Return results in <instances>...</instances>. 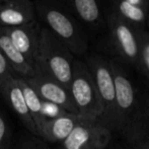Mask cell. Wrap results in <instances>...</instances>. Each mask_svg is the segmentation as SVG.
Instances as JSON below:
<instances>
[{"label":"cell","mask_w":149,"mask_h":149,"mask_svg":"<svg viewBox=\"0 0 149 149\" xmlns=\"http://www.w3.org/2000/svg\"><path fill=\"white\" fill-rule=\"evenodd\" d=\"M37 19L77 58L89 51L90 38L81 24L59 0H33Z\"/></svg>","instance_id":"obj_1"},{"label":"cell","mask_w":149,"mask_h":149,"mask_svg":"<svg viewBox=\"0 0 149 149\" xmlns=\"http://www.w3.org/2000/svg\"><path fill=\"white\" fill-rule=\"evenodd\" d=\"M93 50L136 70L138 40L136 28L107 10L106 30L93 41Z\"/></svg>","instance_id":"obj_2"},{"label":"cell","mask_w":149,"mask_h":149,"mask_svg":"<svg viewBox=\"0 0 149 149\" xmlns=\"http://www.w3.org/2000/svg\"><path fill=\"white\" fill-rule=\"evenodd\" d=\"M74 60L75 56L68 48L47 28L41 26L35 66L69 89Z\"/></svg>","instance_id":"obj_3"},{"label":"cell","mask_w":149,"mask_h":149,"mask_svg":"<svg viewBox=\"0 0 149 149\" xmlns=\"http://www.w3.org/2000/svg\"><path fill=\"white\" fill-rule=\"evenodd\" d=\"M83 61L88 68L102 104L104 114L98 122L106 126L111 132H113V134H116V91L109 58L94 50H89L83 57Z\"/></svg>","instance_id":"obj_4"},{"label":"cell","mask_w":149,"mask_h":149,"mask_svg":"<svg viewBox=\"0 0 149 149\" xmlns=\"http://www.w3.org/2000/svg\"><path fill=\"white\" fill-rule=\"evenodd\" d=\"M109 58V57H108ZM116 91L117 131L118 134L140 113V88L136 85L131 74L132 69L117 60L109 58Z\"/></svg>","instance_id":"obj_5"},{"label":"cell","mask_w":149,"mask_h":149,"mask_svg":"<svg viewBox=\"0 0 149 149\" xmlns=\"http://www.w3.org/2000/svg\"><path fill=\"white\" fill-rule=\"evenodd\" d=\"M69 92L79 117L100 121L104 114L102 104L88 68L80 58H75L73 63Z\"/></svg>","instance_id":"obj_6"},{"label":"cell","mask_w":149,"mask_h":149,"mask_svg":"<svg viewBox=\"0 0 149 149\" xmlns=\"http://www.w3.org/2000/svg\"><path fill=\"white\" fill-rule=\"evenodd\" d=\"M114 134L97 120L79 117L76 126L61 143V149H107Z\"/></svg>","instance_id":"obj_7"},{"label":"cell","mask_w":149,"mask_h":149,"mask_svg":"<svg viewBox=\"0 0 149 149\" xmlns=\"http://www.w3.org/2000/svg\"><path fill=\"white\" fill-rule=\"evenodd\" d=\"M81 24L90 41H94L106 30L107 0H59Z\"/></svg>","instance_id":"obj_8"},{"label":"cell","mask_w":149,"mask_h":149,"mask_svg":"<svg viewBox=\"0 0 149 149\" xmlns=\"http://www.w3.org/2000/svg\"><path fill=\"white\" fill-rule=\"evenodd\" d=\"M33 68L35 74L31 77L24 78L40 96V98L57 104L70 114L78 115L69 89L49 76L38 66H35Z\"/></svg>","instance_id":"obj_9"},{"label":"cell","mask_w":149,"mask_h":149,"mask_svg":"<svg viewBox=\"0 0 149 149\" xmlns=\"http://www.w3.org/2000/svg\"><path fill=\"white\" fill-rule=\"evenodd\" d=\"M40 30L41 24L39 22L16 28H0V31L9 38L14 47L33 66L38 57Z\"/></svg>","instance_id":"obj_10"},{"label":"cell","mask_w":149,"mask_h":149,"mask_svg":"<svg viewBox=\"0 0 149 149\" xmlns=\"http://www.w3.org/2000/svg\"><path fill=\"white\" fill-rule=\"evenodd\" d=\"M37 22L33 0L0 1V28H16Z\"/></svg>","instance_id":"obj_11"},{"label":"cell","mask_w":149,"mask_h":149,"mask_svg":"<svg viewBox=\"0 0 149 149\" xmlns=\"http://www.w3.org/2000/svg\"><path fill=\"white\" fill-rule=\"evenodd\" d=\"M0 94L6 102V104L11 108V110L19 118L22 123L26 126V129L33 135L38 136L35 123H33L30 112H29L26 98H24V92L22 90L19 82H18L17 76L10 77L1 85Z\"/></svg>","instance_id":"obj_12"},{"label":"cell","mask_w":149,"mask_h":149,"mask_svg":"<svg viewBox=\"0 0 149 149\" xmlns=\"http://www.w3.org/2000/svg\"><path fill=\"white\" fill-rule=\"evenodd\" d=\"M78 120V115L69 113L58 118L46 120L39 132V137L50 143H62L74 129Z\"/></svg>","instance_id":"obj_13"},{"label":"cell","mask_w":149,"mask_h":149,"mask_svg":"<svg viewBox=\"0 0 149 149\" xmlns=\"http://www.w3.org/2000/svg\"><path fill=\"white\" fill-rule=\"evenodd\" d=\"M107 10L118 15L136 29H146L149 9L127 0H107Z\"/></svg>","instance_id":"obj_14"},{"label":"cell","mask_w":149,"mask_h":149,"mask_svg":"<svg viewBox=\"0 0 149 149\" xmlns=\"http://www.w3.org/2000/svg\"><path fill=\"white\" fill-rule=\"evenodd\" d=\"M0 51L19 77H31L35 74L33 65L14 47L9 38L0 31Z\"/></svg>","instance_id":"obj_15"},{"label":"cell","mask_w":149,"mask_h":149,"mask_svg":"<svg viewBox=\"0 0 149 149\" xmlns=\"http://www.w3.org/2000/svg\"><path fill=\"white\" fill-rule=\"evenodd\" d=\"M117 135L132 149H149V131L140 113L128 125H126Z\"/></svg>","instance_id":"obj_16"},{"label":"cell","mask_w":149,"mask_h":149,"mask_svg":"<svg viewBox=\"0 0 149 149\" xmlns=\"http://www.w3.org/2000/svg\"><path fill=\"white\" fill-rule=\"evenodd\" d=\"M17 79H18V82H19L20 87H22V92H24L29 112H30L31 119H33V123H35L36 129H37L38 132V137H39L40 130H41L44 123L46 122V119L44 118L43 113H42V100L36 93L35 90L31 88V85L26 82L24 77L17 76Z\"/></svg>","instance_id":"obj_17"},{"label":"cell","mask_w":149,"mask_h":149,"mask_svg":"<svg viewBox=\"0 0 149 149\" xmlns=\"http://www.w3.org/2000/svg\"><path fill=\"white\" fill-rule=\"evenodd\" d=\"M138 40V62L136 71L149 85V33L146 29H136Z\"/></svg>","instance_id":"obj_18"},{"label":"cell","mask_w":149,"mask_h":149,"mask_svg":"<svg viewBox=\"0 0 149 149\" xmlns=\"http://www.w3.org/2000/svg\"><path fill=\"white\" fill-rule=\"evenodd\" d=\"M42 113H43V116L46 120L55 119L58 118V117L64 116V115L68 114V112H66L61 107L57 106L55 104H52V102H46V100H42Z\"/></svg>","instance_id":"obj_19"},{"label":"cell","mask_w":149,"mask_h":149,"mask_svg":"<svg viewBox=\"0 0 149 149\" xmlns=\"http://www.w3.org/2000/svg\"><path fill=\"white\" fill-rule=\"evenodd\" d=\"M10 130L3 115L0 113V149H9Z\"/></svg>","instance_id":"obj_20"},{"label":"cell","mask_w":149,"mask_h":149,"mask_svg":"<svg viewBox=\"0 0 149 149\" xmlns=\"http://www.w3.org/2000/svg\"><path fill=\"white\" fill-rule=\"evenodd\" d=\"M140 100V110L145 122V125L149 131V90L148 89H140L139 94Z\"/></svg>","instance_id":"obj_21"},{"label":"cell","mask_w":149,"mask_h":149,"mask_svg":"<svg viewBox=\"0 0 149 149\" xmlns=\"http://www.w3.org/2000/svg\"><path fill=\"white\" fill-rule=\"evenodd\" d=\"M13 76H17V75L12 70L9 63L7 62V60L5 59L3 54L0 51V87L7 79H9L10 77Z\"/></svg>","instance_id":"obj_22"},{"label":"cell","mask_w":149,"mask_h":149,"mask_svg":"<svg viewBox=\"0 0 149 149\" xmlns=\"http://www.w3.org/2000/svg\"><path fill=\"white\" fill-rule=\"evenodd\" d=\"M20 149H48V148H47V146L42 144L41 142L31 140V141L24 142V145L22 146Z\"/></svg>","instance_id":"obj_23"},{"label":"cell","mask_w":149,"mask_h":149,"mask_svg":"<svg viewBox=\"0 0 149 149\" xmlns=\"http://www.w3.org/2000/svg\"><path fill=\"white\" fill-rule=\"evenodd\" d=\"M107 149H132V148L130 147V146L128 145V144L126 143L124 140L118 142V141H115L114 138H113L112 142H111L110 145L108 146V148H107Z\"/></svg>","instance_id":"obj_24"},{"label":"cell","mask_w":149,"mask_h":149,"mask_svg":"<svg viewBox=\"0 0 149 149\" xmlns=\"http://www.w3.org/2000/svg\"><path fill=\"white\" fill-rule=\"evenodd\" d=\"M127 1L131 2V3L135 4V5H139L149 9V0H127Z\"/></svg>","instance_id":"obj_25"},{"label":"cell","mask_w":149,"mask_h":149,"mask_svg":"<svg viewBox=\"0 0 149 149\" xmlns=\"http://www.w3.org/2000/svg\"><path fill=\"white\" fill-rule=\"evenodd\" d=\"M146 31L149 33V15H148V18H147V22H146Z\"/></svg>","instance_id":"obj_26"},{"label":"cell","mask_w":149,"mask_h":149,"mask_svg":"<svg viewBox=\"0 0 149 149\" xmlns=\"http://www.w3.org/2000/svg\"><path fill=\"white\" fill-rule=\"evenodd\" d=\"M0 1H4V0H0Z\"/></svg>","instance_id":"obj_27"}]
</instances>
